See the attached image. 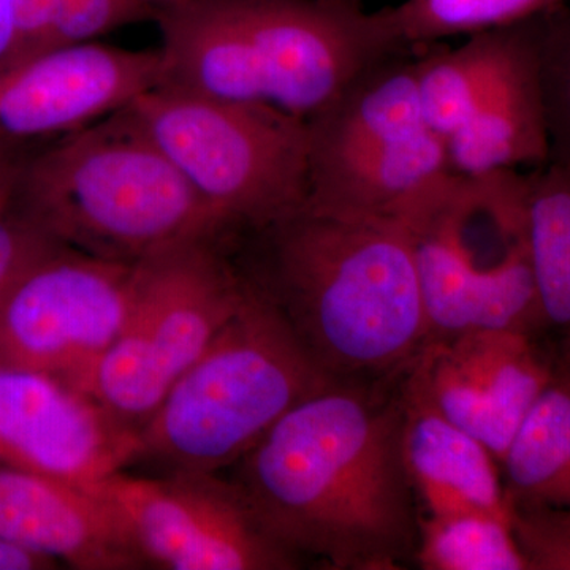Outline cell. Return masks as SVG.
Segmentation results:
<instances>
[{"label": "cell", "mask_w": 570, "mask_h": 570, "mask_svg": "<svg viewBox=\"0 0 570 570\" xmlns=\"http://www.w3.org/2000/svg\"><path fill=\"white\" fill-rule=\"evenodd\" d=\"M366 387L306 397L228 469L262 527L303 564L395 570L417 546L403 396Z\"/></svg>", "instance_id": "cell-1"}, {"label": "cell", "mask_w": 570, "mask_h": 570, "mask_svg": "<svg viewBox=\"0 0 570 570\" xmlns=\"http://www.w3.org/2000/svg\"><path fill=\"white\" fill-rule=\"evenodd\" d=\"M228 247L337 384L404 374L430 341L411 236L397 217L305 204Z\"/></svg>", "instance_id": "cell-2"}, {"label": "cell", "mask_w": 570, "mask_h": 570, "mask_svg": "<svg viewBox=\"0 0 570 570\" xmlns=\"http://www.w3.org/2000/svg\"><path fill=\"white\" fill-rule=\"evenodd\" d=\"M156 20L159 86L306 124L363 71L407 51L384 10L325 0H194Z\"/></svg>", "instance_id": "cell-3"}, {"label": "cell", "mask_w": 570, "mask_h": 570, "mask_svg": "<svg viewBox=\"0 0 570 570\" xmlns=\"http://www.w3.org/2000/svg\"><path fill=\"white\" fill-rule=\"evenodd\" d=\"M11 198L59 245L119 264L234 236L126 107L29 151Z\"/></svg>", "instance_id": "cell-4"}, {"label": "cell", "mask_w": 570, "mask_h": 570, "mask_svg": "<svg viewBox=\"0 0 570 570\" xmlns=\"http://www.w3.org/2000/svg\"><path fill=\"white\" fill-rule=\"evenodd\" d=\"M246 283L234 316L138 430L134 464L220 474L296 404L337 384L283 314Z\"/></svg>", "instance_id": "cell-5"}, {"label": "cell", "mask_w": 570, "mask_h": 570, "mask_svg": "<svg viewBox=\"0 0 570 570\" xmlns=\"http://www.w3.org/2000/svg\"><path fill=\"white\" fill-rule=\"evenodd\" d=\"M397 219L411 236L430 340L549 330L528 243L527 171H449Z\"/></svg>", "instance_id": "cell-6"}, {"label": "cell", "mask_w": 570, "mask_h": 570, "mask_svg": "<svg viewBox=\"0 0 570 570\" xmlns=\"http://www.w3.org/2000/svg\"><path fill=\"white\" fill-rule=\"evenodd\" d=\"M230 234L242 235L306 204L307 124L272 108L157 86L127 105Z\"/></svg>", "instance_id": "cell-7"}, {"label": "cell", "mask_w": 570, "mask_h": 570, "mask_svg": "<svg viewBox=\"0 0 570 570\" xmlns=\"http://www.w3.org/2000/svg\"><path fill=\"white\" fill-rule=\"evenodd\" d=\"M411 52L363 71L307 122L311 208L397 217L415 195L449 174L444 145L423 115Z\"/></svg>", "instance_id": "cell-8"}, {"label": "cell", "mask_w": 570, "mask_h": 570, "mask_svg": "<svg viewBox=\"0 0 570 570\" xmlns=\"http://www.w3.org/2000/svg\"><path fill=\"white\" fill-rule=\"evenodd\" d=\"M228 239H198L141 262L137 299L82 390L138 431L242 305Z\"/></svg>", "instance_id": "cell-9"}, {"label": "cell", "mask_w": 570, "mask_h": 570, "mask_svg": "<svg viewBox=\"0 0 570 570\" xmlns=\"http://www.w3.org/2000/svg\"><path fill=\"white\" fill-rule=\"evenodd\" d=\"M539 17L415 50L420 104L452 174L534 170L550 148L539 75Z\"/></svg>", "instance_id": "cell-10"}, {"label": "cell", "mask_w": 570, "mask_h": 570, "mask_svg": "<svg viewBox=\"0 0 570 570\" xmlns=\"http://www.w3.org/2000/svg\"><path fill=\"white\" fill-rule=\"evenodd\" d=\"M116 513L146 568L292 570L303 562L269 535L227 478L115 472L86 489Z\"/></svg>", "instance_id": "cell-11"}, {"label": "cell", "mask_w": 570, "mask_h": 570, "mask_svg": "<svg viewBox=\"0 0 570 570\" xmlns=\"http://www.w3.org/2000/svg\"><path fill=\"white\" fill-rule=\"evenodd\" d=\"M140 275L141 264L56 246L0 299V360L82 389L126 325Z\"/></svg>", "instance_id": "cell-12"}, {"label": "cell", "mask_w": 570, "mask_h": 570, "mask_svg": "<svg viewBox=\"0 0 570 570\" xmlns=\"http://www.w3.org/2000/svg\"><path fill=\"white\" fill-rule=\"evenodd\" d=\"M160 81V50H124L99 40L18 59L0 69V146L36 149L69 137Z\"/></svg>", "instance_id": "cell-13"}, {"label": "cell", "mask_w": 570, "mask_h": 570, "mask_svg": "<svg viewBox=\"0 0 570 570\" xmlns=\"http://www.w3.org/2000/svg\"><path fill=\"white\" fill-rule=\"evenodd\" d=\"M534 333L478 330L434 337L404 371V384L497 456L499 466L521 423L549 384L554 354Z\"/></svg>", "instance_id": "cell-14"}, {"label": "cell", "mask_w": 570, "mask_h": 570, "mask_svg": "<svg viewBox=\"0 0 570 570\" xmlns=\"http://www.w3.org/2000/svg\"><path fill=\"white\" fill-rule=\"evenodd\" d=\"M138 431L66 379L0 360V466L89 489L132 466Z\"/></svg>", "instance_id": "cell-15"}, {"label": "cell", "mask_w": 570, "mask_h": 570, "mask_svg": "<svg viewBox=\"0 0 570 570\" xmlns=\"http://www.w3.org/2000/svg\"><path fill=\"white\" fill-rule=\"evenodd\" d=\"M0 538L71 569L146 568L104 499L21 469L0 466Z\"/></svg>", "instance_id": "cell-16"}, {"label": "cell", "mask_w": 570, "mask_h": 570, "mask_svg": "<svg viewBox=\"0 0 570 570\" xmlns=\"http://www.w3.org/2000/svg\"><path fill=\"white\" fill-rule=\"evenodd\" d=\"M403 456L423 515L498 517L510 504L497 456L403 382Z\"/></svg>", "instance_id": "cell-17"}, {"label": "cell", "mask_w": 570, "mask_h": 570, "mask_svg": "<svg viewBox=\"0 0 570 570\" xmlns=\"http://www.w3.org/2000/svg\"><path fill=\"white\" fill-rule=\"evenodd\" d=\"M510 505L570 509V336L501 460Z\"/></svg>", "instance_id": "cell-18"}, {"label": "cell", "mask_w": 570, "mask_h": 570, "mask_svg": "<svg viewBox=\"0 0 570 570\" xmlns=\"http://www.w3.org/2000/svg\"><path fill=\"white\" fill-rule=\"evenodd\" d=\"M528 243L547 326L570 332V164L527 171Z\"/></svg>", "instance_id": "cell-19"}, {"label": "cell", "mask_w": 570, "mask_h": 570, "mask_svg": "<svg viewBox=\"0 0 570 570\" xmlns=\"http://www.w3.org/2000/svg\"><path fill=\"white\" fill-rule=\"evenodd\" d=\"M564 0H403L384 10L401 47L415 51L450 37H469L532 20Z\"/></svg>", "instance_id": "cell-20"}, {"label": "cell", "mask_w": 570, "mask_h": 570, "mask_svg": "<svg viewBox=\"0 0 570 570\" xmlns=\"http://www.w3.org/2000/svg\"><path fill=\"white\" fill-rule=\"evenodd\" d=\"M149 18L156 20V13L141 0H17L14 61L97 41L122 26Z\"/></svg>", "instance_id": "cell-21"}, {"label": "cell", "mask_w": 570, "mask_h": 570, "mask_svg": "<svg viewBox=\"0 0 570 570\" xmlns=\"http://www.w3.org/2000/svg\"><path fill=\"white\" fill-rule=\"evenodd\" d=\"M415 558L426 570H528L510 520L420 515Z\"/></svg>", "instance_id": "cell-22"}, {"label": "cell", "mask_w": 570, "mask_h": 570, "mask_svg": "<svg viewBox=\"0 0 570 570\" xmlns=\"http://www.w3.org/2000/svg\"><path fill=\"white\" fill-rule=\"evenodd\" d=\"M538 52L549 160L570 164V0L540 14Z\"/></svg>", "instance_id": "cell-23"}, {"label": "cell", "mask_w": 570, "mask_h": 570, "mask_svg": "<svg viewBox=\"0 0 570 570\" xmlns=\"http://www.w3.org/2000/svg\"><path fill=\"white\" fill-rule=\"evenodd\" d=\"M510 524L528 570H570V509L510 505Z\"/></svg>", "instance_id": "cell-24"}, {"label": "cell", "mask_w": 570, "mask_h": 570, "mask_svg": "<svg viewBox=\"0 0 570 570\" xmlns=\"http://www.w3.org/2000/svg\"><path fill=\"white\" fill-rule=\"evenodd\" d=\"M13 186L14 181L0 186V299L39 258L59 246L18 212Z\"/></svg>", "instance_id": "cell-25"}, {"label": "cell", "mask_w": 570, "mask_h": 570, "mask_svg": "<svg viewBox=\"0 0 570 570\" xmlns=\"http://www.w3.org/2000/svg\"><path fill=\"white\" fill-rule=\"evenodd\" d=\"M61 564L0 538V570H52Z\"/></svg>", "instance_id": "cell-26"}, {"label": "cell", "mask_w": 570, "mask_h": 570, "mask_svg": "<svg viewBox=\"0 0 570 570\" xmlns=\"http://www.w3.org/2000/svg\"><path fill=\"white\" fill-rule=\"evenodd\" d=\"M17 56V0H0V69Z\"/></svg>", "instance_id": "cell-27"}, {"label": "cell", "mask_w": 570, "mask_h": 570, "mask_svg": "<svg viewBox=\"0 0 570 570\" xmlns=\"http://www.w3.org/2000/svg\"><path fill=\"white\" fill-rule=\"evenodd\" d=\"M31 149L9 148L0 146V186L13 183L17 179L18 171L24 157Z\"/></svg>", "instance_id": "cell-28"}, {"label": "cell", "mask_w": 570, "mask_h": 570, "mask_svg": "<svg viewBox=\"0 0 570 570\" xmlns=\"http://www.w3.org/2000/svg\"><path fill=\"white\" fill-rule=\"evenodd\" d=\"M146 7H149L156 13V18L164 11L178 9V7L186 6V3L194 2V0H141Z\"/></svg>", "instance_id": "cell-29"}, {"label": "cell", "mask_w": 570, "mask_h": 570, "mask_svg": "<svg viewBox=\"0 0 570 570\" xmlns=\"http://www.w3.org/2000/svg\"><path fill=\"white\" fill-rule=\"evenodd\" d=\"M325 2L337 3V6L363 7V0H325Z\"/></svg>", "instance_id": "cell-30"}, {"label": "cell", "mask_w": 570, "mask_h": 570, "mask_svg": "<svg viewBox=\"0 0 570 570\" xmlns=\"http://www.w3.org/2000/svg\"><path fill=\"white\" fill-rule=\"evenodd\" d=\"M564 335H568V336H570V332H569V333H564Z\"/></svg>", "instance_id": "cell-31"}]
</instances>
